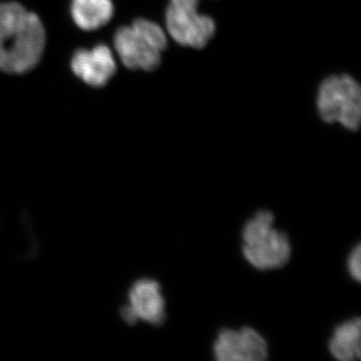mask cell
Returning a JSON list of instances; mask_svg holds the SVG:
<instances>
[{"label":"cell","instance_id":"cell-9","mask_svg":"<svg viewBox=\"0 0 361 361\" xmlns=\"http://www.w3.org/2000/svg\"><path fill=\"white\" fill-rule=\"evenodd\" d=\"M71 13L78 27L92 32L111 20L114 6L111 0H73Z\"/></svg>","mask_w":361,"mask_h":361},{"label":"cell","instance_id":"cell-11","mask_svg":"<svg viewBox=\"0 0 361 361\" xmlns=\"http://www.w3.org/2000/svg\"><path fill=\"white\" fill-rule=\"evenodd\" d=\"M361 249L360 245H357L353 249V252H351L350 256H349L348 259V270L349 273H350L351 276L355 278L356 281H360L361 276Z\"/></svg>","mask_w":361,"mask_h":361},{"label":"cell","instance_id":"cell-8","mask_svg":"<svg viewBox=\"0 0 361 361\" xmlns=\"http://www.w3.org/2000/svg\"><path fill=\"white\" fill-rule=\"evenodd\" d=\"M71 68L87 85L101 87L116 73V65L111 49L97 45L92 51L80 49L71 59Z\"/></svg>","mask_w":361,"mask_h":361},{"label":"cell","instance_id":"cell-10","mask_svg":"<svg viewBox=\"0 0 361 361\" xmlns=\"http://www.w3.org/2000/svg\"><path fill=\"white\" fill-rule=\"evenodd\" d=\"M361 322L360 318L342 323L334 330L329 341L330 353L341 361L360 357Z\"/></svg>","mask_w":361,"mask_h":361},{"label":"cell","instance_id":"cell-2","mask_svg":"<svg viewBox=\"0 0 361 361\" xmlns=\"http://www.w3.org/2000/svg\"><path fill=\"white\" fill-rule=\"evenodd\" d=\"M274 216L260 211L243 229V254L249 263L259 270L282 267L288 262L291 246L284 233L273 228Z\"/></svg>","mask_w":361,"mask_h":361},{"label":"cell","instance_id":"cell-4","mask_svg":"<svg viewBox=\"0 0 361 361\" xmlns=\"http://www.w3.org/2000/svg\"><path fill=\"white\" fill-rule=\"evenodd\" d=\"M318 113L324 122L339 123L357 130L361 118V89L349 75H332L323 80L318 90Z\"/></svg>","mask_w":361,"mask_h":361},{"label":"cell","instance_id":"cell-3","mask_svg":"<svg viewBox=\"0 0 361 361\" xmlns=\"http://www.w3.org/2000/svg\"><path fill=\"white\" fill-rule=\"evenodd\" d=\"M167 45L163 28L148 20H137L132 26L121 27L115 35L116 51L130 70H156Z\"/></svg>","mask_w":361,"mask_h":361},{"label":"cell","instance_id":"cell-5","mask_svg":"<svg viewBox=\"0 0 361 361\" xmlns=\"http://www.w3.org/2000/svg\"><path fill=\"white\" fill-rule=\"evenodd\" d=\"M166 27L170 37L183 47L203 49L216 32L208 16L198 13V6L170 4L166 13Z\"/></svg>","mask_w":361,"mask_h":361},{"label":"cell","instance_id":"cell-7","mask_svg":"<svg viewBox=\"0 0 361 361\" xmlns=\"http://www.w3.org/2000/svg\"><path fill=\"white\" fill-rule=\"evenodd\" d=\"M122 317L132 324L139 320L153 325L165 322V300L160 284L152 279L135 281L129 291V304L122 310Z\"/></svg>","mask_w":361,"mask_h":361},{"label":"cell","instance_id":"cell-6","mask_svg":"<svg viewBox=\"0 0 361 361\" xmlns=\"http://www.w3.org/2000/svg\"><path fill=\"white\" fill-rule=\"evenodd\" d=\"M214 355L219 361H263L268 357L267 342L250 327L224 329L214 344Z\"/></svg>","mask_w":361,"mask_h":361},{"label":"cell","instance_id":"cell-1","mask_svg":"<svg viewBox=\"0 0 361 361\" xmlns=\"http://www.w3.org/2000/svg\"><path fill=\"white\" fill-rule=\"evenodd\" d=\"M45 32L39 18L20 4H0V70L25 73L42 59Z\"/></svg>","mask_w":361,"mask_h":361}]
</instances>
